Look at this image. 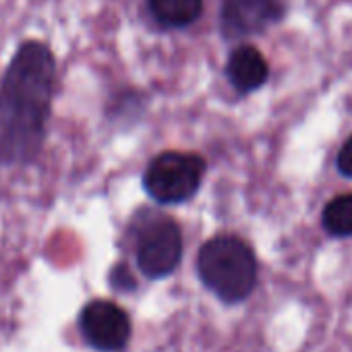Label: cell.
<instances>
[{
    "label": "cell",
    "mask_w": 352,
    "mask_h": 352,
    "mask_svg": "<svg viewBox=\"0 0 352 352\" xmlns=\"http://www.w3.org/2000/svg\"><path fill=\"white\" fill-rule=\"evenodd\" d=\"M58 63L42 40H23L0 75V168L32 166L48 139Z\"/></svg>",
    "instance_id": "6da1fadb"
},
{
    "label": "cell",
    "mask_w": 352,
    "mask_h": 352,
    "mask_svg": "<svg viewBox=\"0 0 352 352\" xmlns=\"http://www.w3.org/2000/svg\"><path fill=\"white\" fill-rule=\"evenodd\" d=\"M195 272L199 282L228 307L245 302L259 282V261L253 247L232 232H220L199 247Z\"/></svg>",
    "instance_id": "7a4b0ae2"
},
{
    "label": "cell",
    "mask_w": 352,
    "mask_h": 352,
    "mask_svg": "<svg viewBox=\"0 0 352 352\" xmlns=\"http://www.w3.org/2000/svg\"><path fill=\"white\" fill-rule=\"evenodd\" d=\"M133 257L145 280L160 282L179 270L185 255V234L172 216L157 210H141L131 220Z\"/></svg>",
    "instance_id": "3957f363"
},
{
    "label": "cell",
    "mask_w": 352,
    "mask_h": 352,
    "mask_svg": "<svg viewBox=\"0 0 352 352\" xmlns=\"http://www.w3.org/2000/svg\"><path fill=\"white\" fill-rule=\"evenodd\" d=\"M208 160L197 151L164 149L155 153L141 174L145 195L162 208L189 204L204 187Z\"/></svg>",
    "instance_id": "277c9868"
},
{
    "label": "cell",
    "mask_w": 352,
    "mask_h": 352,
    "mask_svg": "<svg viewBox=\"0 0 352 352\" xmlns=\"http://www.w3.org/2000/svg\"><path fill=\"white\" fill-rule=\"evenodd\" d=\"M77 329L83 342L96 352H122L133 336L129 313L110 298L85 302L77 317Z\"/></svg>",
    "instance_id": "5b68a950"
},
{
    "label": "cell",
    "mask_w": 352,
    "mask_h": 352,
    "mask_svg": "<svg viewBox=\"0 0 352 352\" xmlns=\"http://www.w3.org/2000/svg\"><path fill=\"white\" fill-rule=\"evenodd\" d=\"M284 0H220L218 30L226 42H249L282 23Z\"/></svg>",
    "instance_id": "8992f818"
},
{
    "label": "cell",
    "mask_w": 352,
    "mask_h": 352,
    "mask_svg": "<svg viewBox=\"0 0 352 352\" xmlns=\"http://www.w3.org/2000/svg\"><path fill=\"white\" fill-rule=\"evenodd\" d=\"M224 77L239 98L259 91L270 79V63L251 42H239L224 65Z\"/></svg>",
    "instance_id": "52a82bcc"
},
{
    "label": "cell",
    "mask_w": 352,
    "mask_h": 352,
    "mask_svg": "<svg viewBox=\"0 0 352 352\" xmlns=\"http://www.w3.org/2000/svg\"><path fill=\"white\" fill-rule=\"evenodd\" d=\"M206 11V0H145L149 21L162 32H183L193 28Z\"/></svg>",
    "instance_id": "ba28073f"
},
{
    "label": "cell",
    "mask_w": 352,
    "mask_h": 352,
    "mask_svg": "<svg viewBox=\"0 0 352 352\" xmlns=\"http://www.w3.org/2000/svg\"><path fill=\"white\" fill-rule=\"evenodd\" d=\"M321 226L333 239L352 236V193L331 197L321 210Z\"/></svg>",
    "instance_id": "9c48e42d"
},
{
    "label": "cell",
    "mask_w": 352,
    "mask_h": 352,
    "mask_svg": "<svg viewBox=\"0 0 352 352\" xmlns=\"http://www.w3.org/2000/svg\"><path fill=\"white\" fill-rule=\"evenodd\" d=\"M108 282H110V288L116 290V292H122V294H129L137 288V280L131 272V267L120 261V263H114L110 274H108Z\"/></svg>",
    "instance_id": "30bf717a"
},
{
    "label": "cell",
    "mask_w": 352,
    "mask_h": 352,
    "mask_svg": "<svg viewBox=\"0 0 352 352\" xmlns=\"http://www.w3.org/2000/svg\"><path fill=\"white\" fill-rule=\"evenodd\" d=\"M336 168L344 179L352 181V135L340 145L338 155H336Z\"/></svg>",
    "instance_id": "8fae6325"
}]
</instances>
